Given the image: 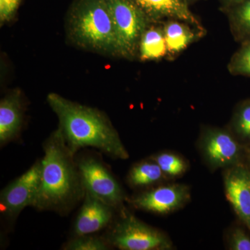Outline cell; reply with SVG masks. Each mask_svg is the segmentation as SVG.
Wrapping results in <instances>:
<instances>
[{
	"label": "cell",
	"mask_w": 250,
	"mask_h": 250,
	"mask_svg": "<svg viewBox=\"0 0 250 250\" xmlns=\"http://www.w3.org/2000/svg\"><path fill=\"white\" fill-rule=\"evenodd\" d=\"M47 100L58 117L59 129L74 155L82 148L90 147L113 159L129 158L119 134L102 112L57 93H49Z\"/></svg>",
	"instance_id": "cell-1"
},
{
	"label": "cell",
	"mask_w": 250,
	"mask_h": 250,
	"mask_svg": "<svg viewBox=\"0 0 250 250\" xmlns=\"http://www.w3.org/2000/svg\"><path fill=\"white\" fill-rule=\"evenodd\" d=\"M43 150L40 187L33 207L67 214L85 196L75 155L59 129L45 141Z\"/></svg>",
	"instance_id": "cell-2"
},
{
	"label": "cell",
	"mask_w": 250,
	"mask_h": 250,
	"mask_svg": "<svg viewBox=\"0 0 250 250\" xmlns=\"http://www.w3.org/2000/svg\"><path fill=\"white\" fill-rule=\"evenodd\" d=\"M69 27L70 35L79 45L117 54L114 24L104 0H80L70 14Z\"/></svg>",
	"instance_id": "cell-3"
},
{
	"label": "cell",
	"mask_w": 250,
	"mask_h": 250,
	"mask_svg": "<svg viewBox=\"0 0 250 250\" xmlns=\"http://www.w3.org/2000/svg\"><path fill=\"white\" fill-rule=\"evenodd\" d=\"M122 214L121 219L112 225L104 236L110 246L123 250L170 249V241L160 231L125 210Z\"/></svg>",
	"instance_id": "cell-4"
},
{
	"label": "cell",
	"mask_w": 250,
	"mask_h": 250,
	"mask_svg": "<svg viewBox=\"0 0 250 250\" xmlns=\"http://www.w3.org/2000/svg\"><path fill=\"white\" fill-rule=\"evenodd\" d=\"M111 13L117 41V54L131 58L139 52L140 41L149 22L131 0H104Z\"/></svg>",
	"instance_id": "cell-5"
},
{
	"label": "cell",
	"mask_w": 250,
	"mask_h": 250,
	"mask_svg": "<svg viewBox=\"0 0 250 250\" xmlns=\"http://www.w3.org/2000/svg\"><path fill=\"white\" fill-rule=\"evenodd\" d=\"M85 192L104 203L119 208L125 200L124 192L113 174L95 158H82L77 162Z\"/></svg>",
	"instance_id": "cell-6"
},
{
	"label": "cell",
	"mask_w": 250,
	"mask_h": 250,
	"mask_svg": "<svg viewBox=\"0 0 250 250\" xmlns=\"http://www.w3.org/2000/svg\"><path fill=\"white\" fill-rule=\"evenodd\" d=\"M41 184V161L1 190V210L9 218H16L24 208L34 207Z\"/></svg>",
	"instance_id": "cell-7"
},
{
	"label": "cell",
	"mask_w": 250,
	"mask_h": 250,
	"mask_svg": "<svg viewBox=\"0 0 250 250\" xmlns=\"http://www.w3.org/2000/svg\"><path fill=\"white\" fill-rule=\"evenodd\" d=\"M189 197L187 187L182 185L164 186L135 197L130 201L136 208L166 214L187 202Z\"/></svg>",
	"instance_id": "cell-8"
},
{
	"label": "cell",
	"mask_w": 250,
	"mask_h": 250,
	"mask_svg": "<svg viewBox=\"0 0 250 250\" xmlns=\"http://www.w3.org/2000/svg\"><path fill=\"white\" fill-rule=\"evenodd\" d=\"M114 207L85 192L84 200L74 225L75 236L93 234L113 222Z\"/></svg>",
	"instance_id": "cell-9"
},
{
	"label": "cell",
	"mask_w": 250,
	"mask_h": 250,
	"mask_svg": "<svg viewBox=\"0 0 250 250\" xmlns=\"http://www.w3.org/2000/svg\"><path fill=\"white\" fill-rule=\"evenodd\" d=\"M147 16L151 22L178 20L195 27L202 28L201 24L189 8L188 0H131Z\"/></svg>",
	"instance_id": "cell-10"
},
{
	"label": "cell",
	"mask_w": 250,
	"mask_h": 250,
	"mask_svg": "<svg viewBox=\"0 0 250 250\" xmlns=\"http://www.w3.org/2000/svg\"><path fill=\"white\" fill-rule=\"evenodd\" d=\"M225 183L227 198L250 229V172L235 167L227 174Z\"/></svg>",
	"instance_id": "cell-11"
},
{
	"label": "cell",
	"mask_w": 250,
	"mask_h": 250,
	"mask_svg": "<svg viewBox=\"0 0 250 250\" xmlns=\"http://www.w3.org/2000/svg\"><path fill=\"white\" fill-rule=\"evenodd\" d=\"M206 157L215 167L232 165L240 154V147L232 136L223 130H209L203 139Z\"/></svg>",
	"instance_id": "cell-12"
},
{
	"label": "cell",
	"mask_w": 250,
	"mask_h": 250,
	"mask_svg": "<svg viewBox=\"0 0 250 250\" xmlns=\"http://www.w3.org/2000/svg\"><path fill=\"white\" fill-rule=\"evenodd\" d=\"M23 108L18 91L5 96L0 102V143L1 146L13 141L22 127Z\"/></svg>",
	"instance_id": "cell-13"
},
{
	"label": "cell",
	"mask_w": 250,
	"mask_h": 250,
	"mask_svg": "<svg viewBox=\"0 0 250 250\" xmlns=\"http://www.w3.org/2000/svg\"><path fill=\"white\" fill-rule=\"evenodd\" d=\"M178 20H167L164 26L167 56L180 53L203 34V29Z\"/></svg>",
	"instance_id": "cell-14"
},
{
	"label": "cell",
	"mask_w": 250,
	"mask_h": 250,
	"mask_svg": "<svg viewBox=\"0 0 250 250\" xmlns=\"http://www.w3.org/2000/svg\"><path fill=\"white\" fill-rule=\"evenodd\" d=\"M139 52L143 61L159 60L167 55L164 27L146 28L140 41Z\"/></svg>",
	"instance_id": "cell-15"
},
{
	"label": "cell",
	"mask_w": 250,
	"mask_h": 250,
	"mask_svg": "<svg viewBox=\"0 0 250 250\" xmlns=\"http://www.w3.org/2000/svg\"><path fill=\"white\" fill-rule=\"evenodd\" d=\"M229 18L237 40L242 44L250 42V0L229 7Z\"/></svg>",
	"instance_id": "cell-16"
},
{
	"label": "cell",
	"mask_w": 250,
	"mask_h": 250,
	"mask_svg": "<svg viewBox=\"0 0 250 250\" xmlns=\"http://www.w3.org/2000/svg\"><path fill=\"white\" fill-rule=\"evenodd\" d=\"M164 174L155 161H143L130 170L128 182L133 187H147L159 182Z\"/></svg>",
	"instance_id": "cell-17"
},
{
	"label": "cell",
	"mask_w": 250,
	"mask_h": 250,
	"mask_svg": "<svg viewBox=\"0 0 250 250\" xmlns=\"http://www.w3.org/2000/svg\"><path fill=\"white\" fill-rule=\"evenodd\" d=\"M104 237L93 234L75 236L64 246L67 250H107L111 248Z\"/></svg>",
	"instance_id": "cell-18"
},
{
	"label": "cell",
	"mask_w": 250,
	"mask_h": 250,
	"mask_svg": "<svg viewBox=\"0 0 250 250\" xmlns=\"http://www.w3.org/2000/svg\"><path fill=\"white\" fill-rule=\"evenodd\" d=\"M228 69L231 75L250 77V42L242 44L231 57Z\"/></svg>",
	"instance_id": "cell-19"
},
{
	"label": "cell",
	"mask_w": 250,
	"mask_h": 250,
	"mask_svg": "<svg viewBox=\"0 0 250 250\" xmlns=\"http://www.w3.org/2000/svg\"><path fill=\"white\" fill-rule=\"evenodd\" d=\"M153 160L160 166L164 174L175 176L183 174L187 170V165L183 159L170 153H162L154 156Z\"/></svg>",
	"instance_id": "cell-20"
},
{
	"label": "cell",
	"mask_w": 250,
	"mask_h": 250,
	"mask_svg": "<svg viewBox=\"0 0 250 250\" xmlns=\"http://www.w3.org/2000/svg\"><path fill=\"white\" fill-rule=\"evenodd\" d=\"M235 126L240 134L250 138V104L243 106L238 112Z\"/></svg>",
	"instance_id": "cell-21"
},
{
	"label": "cell",
	"mask_w": 250,
	"mask_h": 250,
	"mask_svg": "<svg viewBox=\"0 0 250 250\" xmlns=\"http://www.w3.org/2000/svg\"><path fill=\"white\" fill-rule=\"evenodd\" d=\"M230 248L233 250H250V238L243 230L237 229L232 233Z\"/></svg>",
	"instance_id": "cell-22"
},
{
	"label": "cell",
	"mask_w": 250,
	"mask_h": 250,
	"mask_svg": "<svg viewBox=\"0 0 250 250\" xmlns=\"http://www.w3.org/2000/svg\"><path fill=\"white\" fill-rule=\"evenodd\" d=\"M21 0H0V20L1 22H7L14 17Z\"/></svg>",
	"instance_id": "cell-23"
},
{
	"label": "cell",
	"mask_w": 250,
	"mask_h": 250,
	"mask_svg": "<svg viewBox=\"0 0 250 250\" xmlns=\"http://www.w3.org/2000/svg\"><path fill=\"white\" fill-rule=\"evenodd\" d=\"M244 1L246 0H221L222 2L228 6V7L235 6V5L240 4Z\"/></svg>",
	"instance_id": "cell-24"
},
{
	"label": "cell",
	"mask_w": 250,
	"mask_h": 250,
	"mask_svg": "<svg viewBox=\"0 0 250 250\" xmlns=\"http://www.w3.org/2000/svg\"><path fill=\"white\" fill-rule=\"evenodd\" d=\"M189 2H192V1H197V0H188Z\"/></svg>",
	"instance_id": "cell-25"
}]
</instances>
